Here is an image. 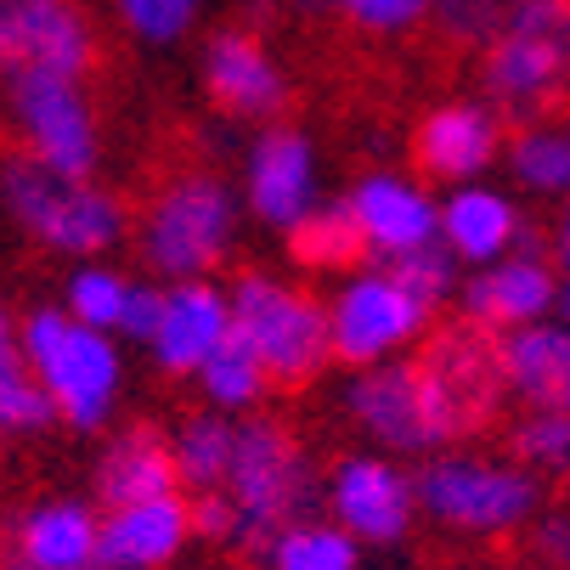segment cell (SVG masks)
<instances>
[{"label":"cell","mask_w":570,"mask_h":570,"mask_svg":"<svg viewBox=\"0 0 570 570\" xmlns=\"http://www.w3.org/2000/svg\"><path fill=\"white\" fill-rule=\"evenodd\" d=\"M0 209H7L40 249L73 255V261H102L130 232V215L108 187L57 176L29 153L0 158Z\"/></svg>","instance_id":"1"},{"label":"cell","mask_w":570,"mask_h":570,"mask_svg":"<svg viewBox=\"0 0 570 570\" xmlns=\"http://www.w3.org/2000/svg\"><path fill=\"white\" fill-rule=\"evenodd\" d=\"M419 514L463 537H509L542 514V485L520 458H485L446 446L419 463Z\"/></svg>","instance_id":"2"},{"label":"cell","mask_w":570,"mask_h":570,"mask_svg":"<svg viewBox=\"0 0 570 570\" xmlns=\"http://www.w3.org/2000/svg\"><path fill=\"white\" fill-rule=\"evenodd\" d=\"M18 351L35 367V379L51 390L57 413L73 430H102L114 419L119 390H125L119 334L86 328V322H73L68 311L40 305V311H29V322L18 328Z\"/></svg>","instance_id":"3"},{"label":"cell","mask_w":570,"mask_h":570,"mask_svg":"<svg viewBox=\"0 0 570 570\" xmlns=\"http://www.w3.org/2000/svg\"><path fill=\"white\" fill-rule=\"evenodd\" d=\"M485 102L514 119H542L570 91V0H509L503 29L480 62Z\"/></svg>","instance_id":"4"},{"label":"cell","mask_w":570,"mask_h":570,"mask_svg":"<svg viewBox=\"0 0 570 570\" xmlns=\"http://www.w3.org/2000/svg\"><path fill=\"white\" fill-rule=\"evenodd\" d=\"M226 492L237 503V548L266 553L288 525L311 520L322 480H316L305 446L277 419H237V452H232Z\"/></svg>","instance_id":"5"},{"label":"cell","mask_w":570,"mask_h":570,"mask_svg":"<svg viewBox=\"0 0 570 570\" xmlns=\"http://www.w3.org/2000/svg\"><path fill=\"white\" fill-rule=\"evenodd\" d=\"M237 237V193L215 170H187L147 204L136 249L153 277L193 283L215 272Z\"/></svg>","instance_id":"6"},{"label":"cell","mask_w":570,"mask_h":570,"mask_svg":"<svg viewBox=\"0 0 570 570\" xmlns=\"http://www.w3.org/2000/svg\"><path fill=\"white\" fill-rule=\"evenodd\" d=\"M232 328L237 340L261 356L272 384H305L328 367L334 334H328V305L311 299L305 288L272 277V272H243L232 288Z\"/></svg>","instance_id":"7"},{"label":"cell","mask_w":570,"mask_h":570,"mask_svg":"<svg viewBox=\"0 0 570 570\" xmlns=\"http://www.w3.org/2000/svg\"><path fill=\"white\" fill-rule=\"evenodd\" d=\"M0 102H7V125L18 130L23 153L40 158L46 170L91 181L102 158V130L91 114V97L79 91L68 73H18L0 79Z\"/></svg>","instance_id":"8"},{"label":"cell","mask_w":570,"mask_h":570,"mask_svg":"<svg viewBox=\"0 0 570 570\" xmlns=\"http://www.w3.org/2000/svg\"><path fill=\"white\" fill-rule=\"evenodd\" d=\"M430 305L419 294H406L384 266H367L345 277L328 299V334H334V362L345 367H379L395 362L430 334Z\"/></svg>","instance_id":"9"},{"label":"cell","mask_w":570,"mask_h":570,"mask_svg":"<svg viewBox=\"0 0 570 570\" xmlns=\"http://www.w3.org/2000/svg\"><path fill=\"white\" fill-rule=\"evenodd\" d=\"M345 413L351 424L379 446V452H406V458H435L446 452V430L435 419V401L424 384L419 356H395L379 367H356L345 384Z\"/></svg>","instance_id":"10"},{"label":"cell","mask_w":570,"mask_h":570,"mask_svg":"<svg viewBox=\"0 0 570 570\" xmlns=\"http://www.w3.org/2000/svg\"><path fill=\"white\" fill-rule=\"evenodd\" d=\"M419 367H424V384H430V401H435V419L446 430V446L474 435V430H485L498 419L503 395H509L498 340L469 328V322L452 328V334H435L419 351Z\"/></svg>","instance_id":"11"},{"label":"cell","mask_w":570,"mask_h":570,"mask_svg":"<svg viewBox=\"0 0 570 570\" xmlns=\"http://www.w3.org/2000/svg\"><path fill=\"white\" fill-rule=\"evenodd\" d=\"M328 514L334 525H345L356 542H373V548H390L413 531V514H419V485L401 463H390L384 452H351L328 469Z\"/></svg>","instance_id":"12"},{"label":"cell","mask_w":570,"mask_h":570,"mask_svg":"<svg viewBox=\"0 0 570 570\" xmlns=\"http://www.w3.org/2000/svg\"><path fill=\"white\" fill-rule=\"evenodd\" d=\"M243 204L272 232H294L322 204V165L316 141L288 125H266L243 153Z\"/></svg>","instance_id":"13"},{"label":"cell","mask_w":570,"mask_h":570,"mask_svg":"<svg viewBox=\"0 0 570 570\" xmlns=\"http://www.w3.org/2000/svg\"><path fill=\"white\" fill-rule=\"evenodd\" d=\"M91 23L73 0H0V79L18 73H68L91 68Z\"/></svg>","instance_id":"14"},{"label":"cell","mask_w":570,"mask_h":570,"mask_svg":"<svg viewBox=\"0 0 570 570\" xmlns=\"http://www.w3.org/2000/svg\"><path fill=\"white\" fill-rule=\"evenodd\" d=\"M553 299H559V266L548 255H525V249H514L509 261H492V266H474L458 288L463 322L492 340H509L520 328L548 322Z\"/></svg>","instance_id":"15"},{"label":"cell","mask_w":570,"mask_h":570,"mask_svg":"<svg viewBox=\"0 0 570 570\" xmlns=\"http://www.w3.org/2000/svg\"><path fill=\"white\" fill-rule=\"evenodd\" d=\"M345 204H351L356 232H362L367 255L379 266L441 243V198H430V187H419L413 176H401V170H367L351 187Z\"/></svg>","instance_id":"16"},{"label":"cell","mask_w":570,"mask_h":570,"mask_svg":"<svg viewBox=\"0 0 570 570\" xmlns=\"http://www.w3.org/2000/svg\"><path fill=\"white\" fill-rule=\"evenodd\" d=\"M232 334H237L232 328V294H220L204 277L165 283V316H158V334H153L147 356L170 379H198Z\"/></svg>","instance_id":"17"},{"label":"cell","mask_w":570,"mask_h":570,"mask_svg":"<svg viewBox=\"0 0 570 570\" xmlns=\"http://www.w3.org/2000/svg\"><path fill=\"white\" fill-rule=\"evenodd\" d=\"M204 86L232 119H277L288 108L283 62L243 29H220L204 46Z\"/></svg>","instance_id":"18"},{"label":"cell","mask_w":570,"mask_h":570,"mask_svg":"<svg viewBox=\"0 0 570 570\" xmlns=\"http://www.w3.org/2000/svg\"><path fill=\"white\" fill-rule=\"evenodd\" d=\"M419 170L452 187L480 181L503 158V125L492 102H446L419 125Z\"/></svg>","instance_id":"19"},{"label":"cell","mask_w":570,"mask_h":570,"mask_svg":"<svg viewBox=\"0 0 570 570\" xmlns=\"http://www.w3.org/2000/svg\"><path fill=\"white\" fill-rule=\"evenodd\" d=\"M193 537V503L176 498H153V503H125L102 514V570H165Z\"/></svg>","instance_id":"20"},{"label":"cell","mask_w":570,"mask_h":570,"mask_svg":"<svg viewBox=\"0 0 570 570\" xmlns=\"http://www.w3.org/2000/svg\"><path fill=\"white\" fill-rule=\"evenodd\" d=\"M525 215L520 204L503 193V187H485V181H469V187H452L441 198V243L463 261V266H492V261H509L520 243H525Z\"/></svg>","instance_id":"21"},{"label":"cell","mask_w":570,"mask_h":570,"mask_svg":"<svg viewBox=\"0 0 570 570\" xmlns=\"http://www.w3.org/2000/svg\"><path fill=\"white\" fill-rule=\"evenodd\" d=\"M97 548L102 520L73 498H51L18 520L7 542V570H97Z\"/></svg>","instance_id":"22"},{"label":"cell","mask_w":570,"mask_h":570,"mask_svg":"<svg viewBox=\"0 0 570 570\" xmlns=\"http://www.w3.org/2000/svg\"><path fill=\"white\" fill-rule=\"evenodd\" d=\"M509 395L525 401L531 413H570V328L564 322H537L509 340H498Z\"/></svg>","instance_id":"23"},{"label":"cell","mask_w":570,"mask_h":570,"mask_svg":"<svg viewBox=\"0 0 570 570\" xmlns=\"http://www.w3.org/2000/svg\"><path fill=\"white\" fill-rule=\"evenodd\" d=\"M181 492V474H176V446L136 424L125 435H114L97 458V498L108 509H125V503H153V498H176Z\"/></svg>","instance_id":"24"},{"label":"cell","mask_w":570,"mask_h":570,"mask_svg":"<svg viewBox=\"0 0 570 570\" xmlns=\"http://www.w3.org/2000/svg\"><path fill=\"white\" fill-rule=\"evenodd\" d=\"M509 176L531 198H548V204L570 198V114L525 119L509 136Z\"/></svg>","instance_id":"25"},{"label":"cell","mask_w":570,"mask_h":570,"mask_svg":"<svg viewBox=\"0 0 570 570\" xmlns=\"http://www.w3.org/2000/svg\"><path fill=\"white\" fill-rule=\"evenodd\" d=\"M176 474L193 498L204 492H226L232 480V452H237V419L232 413H193L176 430Z\"/></svg>","instance_id":"26"},{"label":"cell","mask_w":570,"mask_h":570,"mask_svg":"<svg viewBox=\"0 0 570 570\" xmlns=\"http://www.w3.org/2000/svg\"><path fill=\"white\" fill-rule=\"evenodd\" d=\"M288 243H294V261L311 266V272H345V266H356V261L367 255V243H362L356 215H351L345 198H340V204L322 198V204L288 232Z\"/></svg>","instance_id":"27"},{"label":"cell","mask_w":570,"mask_h":570,"mask_svg":"<svg viewBox=\"0 0 570 570\" xmlns=\"http://www.w3.org/2000/svg\"><path fill=\"white\" fill-rule=\"evenodd\" d=\"M130 294L136 283L108 266V261H79L68 272V288H62V311L86 328H102V334H119L125 328V311H130Z\"/></svg>","instance_id":"28"},{"label":"cell","mask_w":570,"mask_h":570,"mask_svg":"<svg viewBox=\"0 0 570 570\" xmlns=\"http://www.w3.org/2000/svg\"><path fill=\"white\" fill-rule=\"evenodd\" d=\"M362 542L334 520H299L266 548V570H356Z\"/></svg>","instance_id":"29"},{"label":"cell","mask_w":570,"mask_h":570,"mask_svg":"<svg viewBox=\"0 0 570 570\" xmlns=\"http://www.w3.org/2000/svg\"><path fill=\"white\" fill-rule=\"evenodd\" d=\"M266 384H272V373L261 367V356L243 345L237 334L209 356V367L198 373V390H204V401L215 406V413H249V406L266 395Z\"/></svg>","instance_id":"30"},{"label":"cell","mask_w":570,"mask_h":570,"mask_svg":"<svg viewBox=\"0 0 570 570\" xmlns=\"http://www.w3.org/2000/svg\"><path fill=\"white\" fill-rule=\"evenodd\" d=\"M57 419H62L57 401H51V390L35 379V367L23 362V351L0 356V435H40V430H51Z\"/></svg>","instance_id":"31"},{"label":"cell","mask_w":570,"mask_h":570,"mask_svg":"<svg viewBox=\"0 0 570 570\" xmlns=\"http://www.w3.org/2000/svg\"><path fill=\"white\" fill-rule=\"evenodd\" d=\"M384 272L406 288V294H419L430 311L458 299L463 288V261L446 249V243H430V249H413V255H401V261H384Z\"/></svg>","instance_id":"32"},{"label":"cell","mask_w":570,"mask_h":570,"mask_svg":"<svg viewBox=\"0 0 570 570\" xmlns=\"http://www.w3.org/2000/svg\"><path fill=\"white\" fill-rule=\"evenodd\" d=\"M514 458L542 480H570V413H525L514 424Z\"/></svg>","instance_id":"33"},{"label":"cell","mask_w":570,"mask_h":570,"mask_svg":"<svg viewBox=\"0 0 570 570\" xmlns=\"http://www.w3.org/2000/svg\"><path fill=\"white\" fill-rule=\"evenodd\" d=\"M294 7H305V12H340L362 35H406V29H419L435 12L430 0H294Z\"/></svg>","instance_id":"34"},{"label":"cell","mask_w":570,"mask_h":570,"mask_svg":"<svg viewBox=\"0 0 570 570\" xmlns=\"http://www.w3.org/2000/svg\"><path fill=\"white\" fill-rule=\"evenodd\" d=\"M119 7V23L147 40V46H176L193 35L198 12H204V0H114Z\"/></svg>","instance_id":"35"},{"label":"cell","mask_w":570,"mask_h":570,"mask_svg":"<svg viewBox=\"0 0 570 570\" xmlns=\"http://www.w3.org/2000/svg\"><path fill=\"white\" fill-rule=\"evenodd\" d=\"M430 18L452 35V40H492L503 29L509 0H430Z\"/></svg>","instance_id":"36"},{"label":"cell","mask_w":570,"mask_h":570,"mask_svg":"<svg viewBox=\"0 0 570 570\" xmlns=\"http://www.w3.org/2000/svg\"><path fill=\"white\" fill-rule=\"evenodd\" d=\"M158 316H165V283H136L119 340H130V345H141V351H147V345H153V334H158Z\"/></svg>","instance_id":"37"},{"label":"cell","mask_w":570,"mask_h":570,"mask_svg":"<svg viewBox=\"0 0 570 570\" xmlns=\"http://www.w3.org/2000/svg\"><path fill=\"white\" fill-rule=\"evenodd\" d=\"M193 537H204V542H237V503H232V492L193 498Z\"/></svg>","instance_id":"38"},{"label":"cell","mask_w":570,"mask_h":570,"mask_svg":"<svg viewBox=\"0 0 570 570\" xmlns=\"http://www.w3.org/2000/svg\"><path fill=\"white\" fill-rule=\"evenodd\" d=\"M537 548L553 559V564H570V514H542L537 520Z\"/></svg>","instance_id":"39"},{"label":"cell","mask_w":570,"mask_h":570,"mask_svg":"<svg viewBox=\"0 0 570 570\" xmlns=\"http://www.w3.org/2000/svg\"><path fill=\"white\" fill-rule=\"evenodd\" d=\"M548 261L559 272H570V198L553 209V226H548Z\"/></svg>","instance_id":"40"},{"label":"cell","mask_w":570,"mask_h":570,"mask_svg":"<svg viewBox=\"0 0 570 570\" xmlns=\"http://www.w3.org/2000/svg\"><path fill=\"white\" fill-rule=\"evenodd\" d=\"M553 322L570 328V272H559V299H553Z\"/></svg>","instance_id":"41"},{"label":"cell","mask_w":570,"mask_h":570,"mask_svg":"<svg viewBox=\"0 0 570 570\" xmlns=\"http://www.w3.org/2000/svg\"><path fill=\"white\" fill-rule=\"evenodd\" d=\"M18 345H12V316L7 311H0V356H12Z\"/></svg>","instance_id":"42"},{"label":"cell","mask_w":570,"mask_h":570,"mask_svg":"<svg viewBox=\"0 0 570 570\" xmlns=\"http://www.w3.org/2000/svg\"><path fill=\"white\" fill-rule=\"evenodd\" d=\"M97 570H102V564H97Z\"/></svg>","instance_id":"43"}]
</instances>
